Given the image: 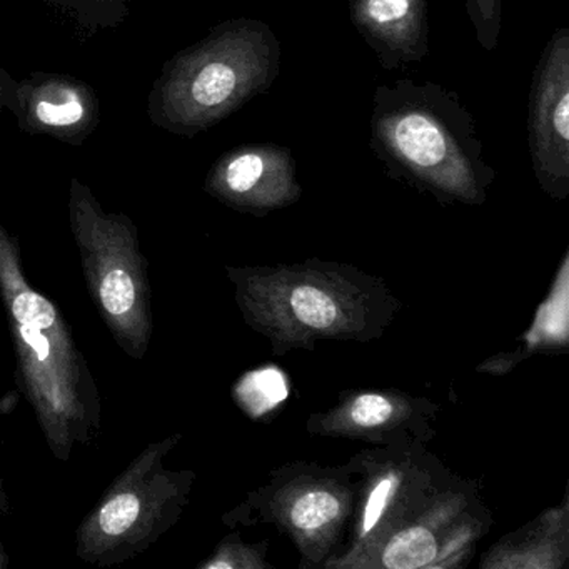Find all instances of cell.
<instances>
[{
  "label": "cell",
  "mask_w": 569,
  "mask_h": 569,
  "mask_svg": "<svg viewBox=\"0 0 569 569\" xmlns=\"http://www.w3.org/2000/svg\"><path fill=\"white\" fill-rule=\"evenodd\" d=\"M11 509V499H9L4 479L0 476V516H8Z\"/></svg>",
  "instance_id": "19"
},
{
  "label": "cell",
  "mask_w": 569,
  "mask_h": 569,
  "mask_svg": "<svg viewBox=\"0 0 569 569\" xmlns=\"http://www.w3.org/2000/svg\"><path fill=\"white\" fill-rule=\"evenodd\" d=\"M9 111L26 134L48 136L76 148L101 122L98 92L82 79L58 72H32L16 82Z\"/></svg>",
  "instance_id": "8"
},
{
  "label": "cell",
  "mask_w": 569,
  "mask_h": 569,
  "mask_svg": "<svg viewBox=\"0 0 569 569\" xmlns=\"http://www.w3.org/2000/svg\"><path fill=\"white\" fill-rule=\"evenodd\" d=\"M349 19L391 72L429 54L428 0H346Z\"/></svg>",
  "instance_id": "9"
},
{
  "label": "cell",
  "mask_w": 569,
  "mask_h": 569,
  "mask_svg": "<svg viewBox=\"0 0 569 569\" xmlns=\"http://www.w3.org/2000/svg\"><path fill=\"white\" fill-rule=\"evenodd\" d=\"M532 171L551 198L569 194V29L551 36L532 72L528 104Z\"/></svg>",
  "instance_id": "6"
},
{
  "label": "cell",
  "mask_w": 569,
  "mask_h": 569,
  "mask_svg": "<svg viewBox=\"0 0 569 569\" xmlns=\"http://www.w3.org/2000/svg\"><path fill=\"white\" fill-rule=\"evenodd\" d=\"M438 556V541L425 526H411L396 532L385 551L382 566L389 569H418Z\"/></svg>",
  "instance_id": "12"
},
{
  "label": "cell",
  "mask_w": 569,
  "mask_h": 569,
  "mask_svg": "<svg viewBox=\"0 0 569 569\" xmlns=\"http://www.w3.org/2000/svg\"><path fill=\"white\" fill-rule=\"evenodd\" d=\"M292 321L311 331H335L345 326L346 312L341 296L316 282L296 284L288 296Z\"/></svg>",
  "instance_id": "10"
},
{
  "label": "cell",
  "mask_w": 569,
  "mask_h": 569,
  "mask_svg": "<svg viewBox=\"0 0 569 569\" xmlns=\"http://www.w3.org/2000/svg\"><path fill=\"white\" fill-rule=\"evenodd\" d=\"M89 31L116 29L128 19L131 0H42Z\"/></svg>",
  "instance_id": "13"
},
{
  "label": "cell",
  "mask_w": 569,
  "mask_h": 569,
  "mask_svg": "<svg viewBox=\"0 0 569 569\" xmlns=\"http://www.w3.org/2000/svg\"><path fill=\"white\" fill-rule=\"evenodd\" d=\"M392 489H395V481L391 478L381 479L372 489L369 495L368 505H366L365 521H362V531L369 532L375 528L376 522L381 519L386 506H388L389 498H391Z\"/></svg>",
  "instance_id": "17"
},
{
  "label": "cell",
  "mask_w": 569,
  "mask_h": 569,
  "mask_svg": "<svg viewBox=\"0 0 569 569\" xmlns=\"http://www.w3.org/2000/svg\"><path fill=\"white\" fill-rule=\"evenodd\" d=\"M181 435L149 442L108 486L76 531L82 562L112 568L144 555L181 519L194 472L176 471L166 459Z\"/></svg>",
  "instance_id": "5"
},
{
  "label": "cell",
  "mask_w": 569,
  "mask_h": 569,
  "mask_svg": "<svg viewBox=\"0 0 569 569\" xmlns=\"http://www.w3.org/2000/svg\"><path fill=\"white\" fill-rule=\"evenodd\" d=\"M204 191L229 208L262 216L298 201L302 189L291 149L264 142L238 146L216 159Z\"/></svg>",
  "instance_id": "7"
},
{
  "label": "cell",
  "mask_w": 569,
  "mask_h": 569,
  "mask_svg": "<svg viewBox=\"0 0 569 569\" xmlns=\"http://www.w3.org/2000/svg\"><path fill=\"white\" fill-rule=\"evenodd\" d=\"M16 79L0 66V114L4 111H9L11 106L12 92L16 88Z\"/></svg>",
  "instance_id": "18"
},
{
  "label": "cell",
  "mask_w": 569,
  "mask_h": 569,
  "mask_svg": "<svg viewBox=\"0 0 569 569\" xmlns=\"http://www.w3.org/2000/svg\"><path fill=\"white\" fill-rule=\"evenodd\" d=\"M476 42L486 52L498 49L502 31V0H465Z\"/></svg>",
  "instance_id": "16"
},
{
  "label": "cell",
  "mask_w": 569,
  "mask_h": 569,
  "mask_svg": "<svg viewBox=\"0 0 569 569\" xmlns=\"http://www.w3.org/2000/svg\"><path fill=\"white\" fill-rule=\"evenodd\" d=\"M68 209L89 296L119 348L141 361L151 346L154 318L138 226L124 212L106 211L78 178L69 186Z\"/></svg>",
  "instance_id": "4"
},
{
  "label": "cell",
  "mask_w": 569,
  "mask_h": 569,
  "mask_svg": "<svg viewBox=\"0 0 569 569\" xmlns=\"http://www.w3.org/2000/svg\"><path fill=\"white\" fill-rule=\"evenodd\" d=\"M346 411V421L352 428L382 429L396 421L398 416V406L396 399L389 396L378 395V392H366L358 396L348 405Z\"/></svg>",
  "instance_id": "15"
},
{
  "label": "cell",
  "mask_w": 569,
  "mask_h": 569,
  "mask_svg": "<svg viewBox=\"0 0 569 569\" xmlns=\"http://www.w3.org/2000/svg\"><path fill=\"white\" fill-rule=\"evenodd\" d=\"M286 398L288 386L284 376L276 369L251 372L236 388V399L244 406L246 411L254 416L274 408Z\"/></svg>",
  "instance_id": "14"
},
{
  "label": "cell",
  "mask_w": 569,
  "mask_h": 569,
  "mask_svg": "<svg viewBox=\"0 0 569 569\" xmlns=\"http://www.w3.org/2000/svg\"><path fill=\"white\" fill-rule=\"evenodd\" d=\"M281 72V44L258 19H229L172 56L148 96V118L179 138H196L266 94Z\"/></svg>",
  "instance_id": "3"
},
{
  "label": "cell",
  "mask_w": 569,
  "mask_h": 569,
  "mask_svg": "<svg viewBox=\"0 0 569 569\" xmlns=\"http://www.w3.org/2000/svg\"><path fill=\"white\" fill-rule=\"evenodd\" d=\"M369 148L389 178L442 204H482L495 181L475 116L458 92L436 82L402 79L378 86Z\"/></svg>",
  "instance_id": "2"
},
{
  "label": "cell",
  "mask_w": 569,
  "mask_h": 569,
  "mask_svg": "<svg viewBox=\"0 0 569 569\" xmlns=\"http://www.w3.org/2000/svg\"><path fill=\"white\" fill-rule=\"evenodd\" d=\"M0 298L16 355V381L59 461L101 432L98 381L58 302L29 282L19 238L0 221Z\"/></svg>",
  "instance_id": "1"
},
{
  "label": "cell",
  "mask_w": 569,
  "mask_h": 569,
  "mask_svg": "<svg viewBox=\"0 0 569 569\" xmlns=\"http://www.w3.org/2000/svg\"><path fill=\"white\" fill-rule=\"evenodd\" d=\"M341 499L321 488L299 492L286 509V519L291 528L308 536L331 528L341 519Z\"/></svg>",
  "instance_id": "11"
},
{
  "label": "cell",
  "mask_w": 569,
  "mask_h": 569,
  "mask_svg": "<svg viewBox=\"0 0 569 569\" xmlns=\"http://www.w3.org/2000/svg\"><path fill=\"white\" fill-rule=\"evenodd\" d=\"M9 562H11V559H9L8 551H6L4 545H2V541H0V569H8Z\"/></svg>",
  "instance_id": "20"
}]
</instances>
